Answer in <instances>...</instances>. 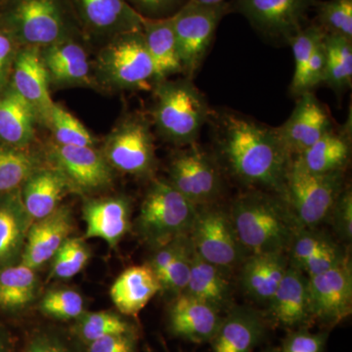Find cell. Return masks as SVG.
<instances>
[{
	"instance_id": "27",
	"label": "cell",
	"mask_w": 352,
	"mask_h": 352,
	"mask_svg": "<svg viewBox=\"0 0 352 352\" xmlns=\"http://www.w3.org/2000/svg\"><path fill=\"white\" fill-rule=\"evenodd\" d=\"M32 223L21 191L0 198V268L20 263Z\"/></svg>"
},
{
	"instance_id": "6",
	"label": "cell",
	"mask_w": 352,
	"mask_h": 352,
	"mask_svg": "<svg viewBox=\"0 0 352 352\" xmlns=\"http://www.w3.org/2000/svg\"><path fill=\"white\" fill-rule=\"evenodd\" d=\"M344 171L318 175L292 159L281 196L300 228L314 229L330 217L338 197L346 188Z\"/></svg>"
},
{
	"instance_id": "14",
	"label": "cell",
	"mask_w": 352,
	"mask_h": 352,
	"mask_svg": "<svg viewBox=\"0 0 352 352\" xmlns=\"http://www.w3.org/2000/svg\"><path fill=\"white\" fill-rule=\"evenodd\" d=\"M51 160L53 166L68 180L71 191L91 194L108 189L113 184V168L103 153L94 147L55 144Z\"/></svg>"
},
{
	"instance_id": "49",
	"label": "cell",
	"mask_w": 352,
	"mask_h": 352,
	"mask_svg": "<svg viewBox=\"0 0 352 352\" xmlns=\"http://www.w3.org/2000/svg\"><path fill=\"white\" fill-rule=\"evenodd\" d=\"M19 48L20 45L12 34L0 24V87L12 69L14 58Z\"/></svg>"
},
{
	"instance_id": "12",
	"label": "cell",
	"mask_w": 352,
	"mask_h": 352,
	"mask_svg": "<svg viewBox=\"0 0 352 352\" xmlns=\"http://www.w3.org/2000/svg\"><path fill=\"white\" fill-rule=\"evenodd\" d=\"M312 322L331 329L342 323L352 311V268L346 256L332 270L308 277Z\"/></svg>"
},
{
	"instance_id": "36",
	"label": "cell",
	"mask_w": 352,
	"mask_h": 352,
	"mask_svg": "<svg viewBox=\"0 0 352 352\" xmlns=\"http://www.w3.org/2000/svg\"><path fill=\"white\" fill-rule=\"evenodd\" d=\"M56 144L74 147H94L95 138L75 116L54 103L48 120Z\"/></svg>"
},
{
	"instance_id": "44",
	"label": "cell",
	"mask_w": 352,
	"mask_h": 352,
	"mask_svg": "<svg viewBox=\"0 0 352 352\" xmlns=\"http://www.w3.org/2000/svg\"><path fill=\"white\" fill-rule=\"evenodd\" d=\"M329 332L311 333L307 327L289 330L277 352H325Z\"/></svg>"
},
{
	"instance_id": "13",
	"label": "cell",
	"mask_w": 352,
	"mask_h": 352,
	"mask_svg": "<svg viewBox=\"0 0 352 352\" xmlns=\"http://www.w3.org/2000/svg\"><path fill=\"white\" fill-rule=\"evenodd\" d=\"M314 4V0H237L236 7L264 38L289 43Z\"/></svg>"
},
{
	"instance_id": "50",
	"label": "cell",
	"mask_w": 352,
	"mask_h": 352,
	"mask_svg": "<svg viewBox=\"0 0 352 352\" xmlns=\"http://www.w3.org/2000/svg\"><path fill=\"white\" fill-rule=\"evenodd\" d=\"M0 352H12L10 340L1 326H0Z\"/></svg>"
},
{
	"instance_id": "35",
	"label": "cell",
	"mask_w": 352,
	"mask_h": 352,
	"mask_svg": "<svg viewBox=\"0 0 352 352\" xmlns=\"http://www.w3.org/2000/svg\"><path fill=\"white\" fill-rule=\"evenodd\" d=\"M135 332L131 324L115 312L85 311L75 320L72 335L83 346L108 336Z\"/></svg>"
},
{
	"instance_id": "1",
	"label": "cell",
	"mask_w": 352,
	"mask_h": 352,
	"mask_svg": "<svg viewBox=\"0 0 352 352\" xmlns=\"http://www.w3.org/2000/svg\"><path fill=\"white\" fill-rule=\"evenodd\" d=\"M214 156L234 179L281 195L292 157L276 129L229 110L212 111Z\"/></svg>"
},
{
	"instance_id": "23",
	"label": "cell",
	"mask_w": 352,
	"mask_h": 352,
	"mask_svg": "<svg viewBox=\"0 0 352 352\" xmlns=\"http://www.w3.org/2000/svg\"><path fill=\"white\" fill-rule=\"evenodd\" d=\"M50 82L56 85H82L90 82L87 51L76 36L41 48Z\"/></svg>"
},
{
	"instance_id": "10",
	"label": "cell",
	"mask_w": 352,
	"mask_h": 352,
	"mask_svg": "<svg viewBox=\"0 0 352 352\" xmlns=\"http://www.w3.org/2000/svg\"><path fill=\"white\" fill-rule=\"evenodd\" d=\"M189 237L196 254L224 272L243 263L248 256L229 212L214 205L198 208Z\"/></svg>"
},
{
	"instance_id": "48",
	"label": "cell",
	"mask_w": 352,
	"mask_h": 352,
	"mask_svg": "<svg viewBox=\"0 0 352 352\" xmlns=\"http://www.w3.org/2000/svg\"><path fill=\"white\" fill-rule=\"evenodd\" d=\"M85 352H138L135 332L108 336L85 346Z\"/></svg>"
},
{
	"instance_id": "34",
	"label": "cell",
	"mask_w": 352,
	"mask_h": 352,
	"mask_svg": "<svg viewBox=\"0 0 352 352\" xmlns=\"http://www.w3.org/2000/svg\"><path fill=\"white\" fill-rule=\"evenodd\" d=\"M326 69L323 85L342 94L352 83V41L339 34H326Z\"/></svg>"
},
{
	"instance_id": "43",
	"label": "cell",
	"mask_w": 352,
	"mask_h": 352,
	"mask_svg": "<svg viewBox=\"0 0 352 352\" xmlns=\"http://www.w3.org/2000/svg\"><path fill=\"white\" fill-rule=\"evenodd\" d=\"M332 245V241L326 236L314 232L312 229L300 228L289 245V264L300 270L305 261Z\"/></svg>"
},
{
	"instance_id": "19",
	"label": "cell",
	"mask_w": 352,
	"mask_h": 352,
	"mask_svg": "<svg viewBox=\"0 0 352 352\" xmlns=\"http://www.w3.org/2000/svg\"><path fill=\"white\" fill-rule=\"evenodd\" d=\"M74 217L66 206L34 221L28 231L20 263L36 270L51 261L74 231Z\"/></svg>"
},
{
	"instance_id": "37",
	"label": "cell",
	"mask_w": 352,
	"mask_h": 352,
	"mask_svg": "<svg viewBox=\"0 0 352 352\" xmlns=\"http://www.w3.org/2000/svg\"><path fill=\"white\" fill-rule=\"evenodd\" d=\"M194 249L189 235L178 238L175 254L163 274L159 277L162 291L177 296L183 293L188 283Z\"/></svg>"
},
{
	"instance_id": "41",
	"label": "cell",
	"mask_w": 352,
	"mask_h": 352,
	"mask_svg": "<svg viewBox=\"0 0 352 352\" xmlns=\"http://www.w3.org/2000/svg\"><path fill=\"white\" fill-rule=\"evenodd\" d=\"M325 34L318 25H310L302 28L289 41V44L293 50L294 59H295V73L289 87L291 91L298 87L312 53Z\"/></svg>"
},
{
	"instance_id": "16",
	"label": "cell",
	"mask_w": 352,
	"mask_h": 352,
	"mask_svg": "<svg viewBox=\"0 0 352 352\" xmlns=\"http://www.w3.org/2000/svg\"><path fill=\"white\" fill-rule=\"evenodd\" d=\"M298 98L289 119L281 126L275 127L282 144L292 157L314 145L333 127L330 113L314 91Z\"/></svg>"
},
{
	"instance_id": "46",
	"label": "cell",
	"mask_w": 352,
	"mask_h": 352,
	"mask_svg": "<svg viewBox=\"0 0 352 352\" xmlns=\"http://www.w3.org/2000/svg\"><path fill=\"white\" fill-rule=\"evenodd\" d=\"M330 217L333 219L336 231L346 242L352 238V192L346 187L338 197Z\"/></svg>"
},
{
	"instance_id": "53",
	"label": "cell",
	"mask_w": 352,
	"mask_h": 352,
	"mask_svg": "<svg viewBox=\"0 0 352 352\" xmlns=\"http://www.w3.org/2000/svg\"><path fill=\"white\" fill-rule=\"evenodd\" d=\"M1 1H2V0H0V2H1Z\"/></svg>"
},
{
	"instance_id": "45",
	"label": "cell",
	"mask_w": 352,
	"mask_h": 352,
	"mask_svg": "<svg viewBox=\"0 0 352 352\" xmlns=\"http://www.w3.org/2000/svg\"><path fill=\"white\" fill-rule=\"evenodd\" d=\"M138 14L146 19H163L171 17L188 0H126Z\"/></svg>"
},
{
	"instance_id": "24",
	"label": "cell",
	"mask_w": 352,
	"mask_h": 352,
	"mask_svg": "<svg viewBox=\"0 0 352 352\" xmlns=\"http://www.w3.org/2000/svg\"><path fill=\"white\" fill-rule=\"evenodd\" d=\"M71 191L68 180L54 166H41L34 171L21 189L23 205L32 222L52 214L62 199Z\"/></svg>"
},
{
	"instance_id": "51",
	"label": "cell",
	"mask_w": 352,
	"mask_h": 352,
	"mask_svg": "<svg viewBox=\"0 0 352 352\" xmlns=\"http://www.w3.org/2000/svg\"><path fill=\"white\" fill-rule=\"evenodd\" d=\"M190 1L203 4V6H219V4L226 3V0H190Z\"/></svg>"
},
{
	"instance_id": "52",
	"label": "cell",
	"mask_w": 352,
	"mask_h": 352,
	"mask_svg": "<svg viewBox=\"0 0 352 352\" xmlns=\"http://www.w3.org/2000/svg\"><path fill=\"white\" fill-rule=\"evenodd\" d=\"M263 352H275V351H263Z\"/></svg>"
},
{
	"instance_id": "32",
	"label": "cell",
	"mask_w": 352,
	"mask_h": 352,
	"mask_svg": "<svg viewBox=\"0 0 352 352\" xmlns=\"http://www.w3.org/2000/svg\"><path fill=\"white\" fill-rule=\"evenodd\" d=\"M38 278L36 270L22 263L0 268V308L24 309L36 298Z\"/></svg>"
},
{
	"instance_id": "47",
	"label": "cell",
	"mask_w": 352,
	"mask_h": 352,
	"mask_svg": "<svg viewBox=\"0 0 352 352\" xmlns=\"http://www.w3.org/2000/svg\"><path fill=\"white\" fill-rule=\"evenodd\" d=\"M346 256V254H342V252L340 251V248L333 244L327 249L317 252L311 258L305 261V263L300 267V270L307 277L316 276V275L322 274L326 271L332 270Z\"/></svg>"
},
{
	"instance_id": "20",
	"label": "cell",
	"mask_w": 352,
	"mask_h": 352,
	"mask_svg": "<svg viewBox=\"0 0 352 352\" xmlns=\"http://www.w3.org/2000/svg\"><path fill=\"white\" fill-rule=\"evenodd\" d=\"M268 305V315L281 327H308L312 322L308 294V277L295 266H288L283 279Z\"/></svg>"
},
{
	"instance_id": "25",
	"label": "cell",
	"mask_w": 352,
	"mask_h": 352,
	"mask_svg": "<svg viewBox=\"0 0 352 352\" xmlns=\"http://www.w3.org/2000/svg\"><path fill=\"white\" fill-rule=\"evenodd\" d=\"M286 252L250 254L243 261L241 284L256 302L268 303L288 270Z\"/></svg>"
},
{
	"instance_id": "33",
	"label": "cell",
	"mask_w": 352,
	"mask_h": 352,
	"mask_svg": "<svg viewBox=\"0 0 352 352\" xmlns=\"http://www.w3.org/2000/svg\"><path fill=\"white\" fill-rule=\"evenodd\" d=\"M43 166L41 157L28 147L0 144V198L21 191L30 176Z\"/></svg>"
},
{
	"instance_id": "11",
	"label": "cell",
	"mask_w": 352,
	"mask_h": 352,
	"mask_svg": "<svg viewBox=\"0 0 352 352\" xmlns=\"http://www.w3.org/2000/svg\"><path fill=\"white\" fill-rule=\"evenodd\" d=\"M102 153L113 170L135 176L152 175L156 154L150 122L141 116L126 118L111 132Z\"/></svg>"
},
{
	"instance_id": "29",
	"label": "cell",
	"mask_w": 352,
	"mask_h": 352,
	"mask_svg": "<svg viewBox=\"0 0 352 352\" xmlns=\"http://www.w3.org/2000/svg\"><path fill=\"white\" fill-rule=\"evenodd\" d=\"M38 116L12 87L0 91V142L28 147L36 136Z\"/></svg>"
},
{
	"instance_id": "3",
	"label": "cell",
	"mask_w": 352,
	"mask_h": 352,
	"mask_svg": "<svg viewBox=\"0 0 352 352\" xmlns=\"http://www.w3.org/2000/svg\"><path fill=\"white\" fill-rule=\"evenodd\" d=\"M154 94L152 118L159 135L179 147L197 142L212 110L191 78L157 82Z\"/></svg>"
},
{
	"instance_id": "7",
	"label": "cell",
	"mask_w": 352,
	"mask_h": 352,
	"mask_svg": "<svg viewBox=\"0 0 352 352\" xmlns=\"http://www.w3.org/2000/svg\"><path fill=\"white\" fill-rule=\"evenodd\" d=\"M96 76L117 90H146L156 83V73L142 32L109 39L96 59Z\"/></svg>"
},
{
	"instance_id": "8",
	"label": "cell",
	"mask_w": 352,
	"mask_h": 352,
	"mask_svg": "<svg viewBox=\"0 0 352 352\" xmlns=\"http://www.w3.org/2000/svg\"><path fill=\"white\" fill-rule=\"evenodd\" d=\"M227 8L226 3L203 6L188 0L173 16L176 46L186 78L192 80L200 69Z\"/></svg>"
},
{
	"instance_id": "22",
	"label": "cell",
	"mask_w": 352,
	"mask_h": 352,
	"mask_svg": "<svg viewBox=\"0 0 352 352\" xmlns=\"http://www.w3.org/2000/svg\"><path fill=\"white\" fill-rule=\"evenodd\" d=\"M82 217L85 239L96 238L115 248L131 228V201L122 196L87 199Z\"/></svg>"
},
{
	"instance_id": "28",
	"label": "cell",
	"mask_w": 352,
	"mask_h": 352,
	"mask_svg": "<svg viewBox=\"0 0 352 352\" xmlns=\"http://www.w3.org/2000/svg\"><path fill=\"white\" fill-rule=\"evenodd\" d=\"M162 291L148 264L131 266L117 278L110 289L111 300L120 314L138 315Z\"/></svg>"
},
{
	"instance_id": "31",
	"label": "cell",
	"mask_w": 352,
	"mask_h": 352,
	"mask_svg": "<svg viewBox=\"0 0 352 352\" xmlns=\"http://www.w3.org/2000/svg\"><path fill=\"white\" fill-rule=\"evenodd\" d=\"M224 271L204 261L194 251L188 283L183 293L210 303L222 311L231 302L232 287Z\"/></svg>"
},
{
	"instance_id": "39",
	"label": "cell",
	"mask_w": 352,
	"mask_h": 352,
	"mask_svg": "<svg viewBox=\"0 0 352 352\" xmlns=\"http://www.w3.org/2000/svg\"><path fill=\"white\" fill-rule=\"evenodd\" d=\"M38 309L45 316L56 320H76L85 311V300L75 289H51L41 298Z\"/></svg>"
},
{
	"instance_id": "42",
	"label": "cell",
	"mask_w": 352,
	"mask_h": 352,
	"mask_svg": "<svg viewBox=\"0 0 352 352\" xmlns=\"http://www.w3.org/2000/svg\"><path fill=\"white\" fill-rule=\"evenodd\" d=\"M23 352H85V349L73 335L50 328L32 333Z\"/></svg>"
},
{
	"instance_id": "30",
	"label": "cell",
	"mask_w": 352,
	"mask_h": 352,
	"mask_svg": "<svg viewBox=\"0 0 352 352\" xmlns=\"http://www.w3.org/2000/svg\"><path fill=\"white\" fill-rule=\"evenodd\" d=\"M142 34L154 64L156 82L183 74L173 31V16L163 19L144 18Z\"/></svg>"
},
{
	"instance_id": "5",
	"label": "cell",
	"mask_w": 352,
	"mask_h": 352,
	"mask_svg": "<svg viewBox=\"0 0 352 352\" xmlns=\"http://www.w3.org/2000/svg\"><path fill=\"white\" fill-rule=\"evenodd\" d=\"M198 208L168 182L152 183L141 203L135 228L141 239L153 249L176 238L189 235Z\"/></svg>"
},
{
	"instance_id": "9",
	"label": "cell",
	"mask_w": 352,
	"mask_h": 352,
	"mask_svg": "<svg viewBox=\"0 0 352 352\" xmlns=\"http://www.w3.org/2000/svg\"><path fill=\"white\" fill-rule=\"evenodd\" d=\"M168 166V182L197 208L214 205L223 191L221 168L198 143L184 146Z\"/></svg>"
},
{
	"instance_id": "40",
	"label": "cell",
	"mask_w": 352,
	"mask_h": 352,
	"mask_svg": "<svg viewBox=\"0 0 352 352\" xmlns=\"http://www.w3.org/2000/svg\"><path fill=\"white\" fill-rule=\"evenodd\" d=\"M319 27L325 34H339L352 41V0H328L320 2Z\"/></svg>"
},
{
	"instance_id": "18",
	"label": "cell",
	"mask_w": 352,
	"mask_h": 352,
	"mask_svg": "<svg viewBox=\"0 0 352 352\" xmlns=\"http://www.w3.org/2000/svg\"><path fill=\"white\" fill-rule=\"evenodd\" d=\"M221 311L188 294L175 296L168 312V331L176 338L194 344L210 342L214 338Z\"/></svg>"
},
{
	"instance_id": "38",
	"label": "cell",
	"mask_w": 352,
	"mask_h": 352,
	"mask_svg": "<svg viewBox=\"0 0 352 352\" xmlns=\"http://www.w3.org/2000/svg\"><path fill=\"white\" fill-rule=\"evenodd\" d=\"M90 258L89 248L82 238L69 237L52 258L50 277L66 280L75 277Z\"/></svg>"
},
{
	"instance_id": "17",
	"label": "cell",
	"mask_w": 352,
	"mask_h": 352,
	"mask_svg": "<svg viewBox=\"0 0 352 352\" xmlns=\"http://www.w3.org/2000/svg\"><path fill=\"white\" fill-rule=\"evenodd\" d=\"M11 87L34 109L38 120L48 124L54 105L50 92V78L41 48L20 46L11 69Z\"/></svg>"
},
{
	"instance_id": "26",
	"label": "cell",
	"mask_w": 352,
	"mask_h": 352,
	"mask_svg": "<svg viewBox=\"0 0 352 352\" xmlns=\"http://www.w3.org/2000/svg\"><path fill=\"white\" fill-rule=\"evenodd\" d=\"M351 154V122L344 129L333 127L314 145L292 157L310 173L325 175L344 170Z\"/></svg>"
},
{
	"instance_id": "2",
	"label": "cell",
	"mask_w": 352,
	"mask_h": 352,
	"mask_svg": "<svg viewBox=\"0 0 352 352\" xmlns=\"http://www.w3.org/2000/svg\"><path fill=\"white\" fill-rule=\"evenodd\" d=\"M229 217L248 256L289 251L300 228L281 195L252 189L231 205Z\"/></svg>"
},
{
	"instance_id": "15",
	"label": "cell",
	"mask_w": 352,
	"mask_h": 352,
	"mask_svg": "<svg viewBox=\"0 0 352 352\" xmlns=\"http://www.w3.org/2000/svg\"><path fill=\"white\" fill-rule=\"evenodd\" d=\"M78 27L87 34L113 38L142 32L144 18L126 0H68Z\"/></svg>"
},
{
	"instance_id": "4",
	"label": "cell",
	"mask_w": 352,
	"mask_h": 352,
	"mask_svg": "<svg viewBox=\"0 0 352 352\" xmlns=\"http://www.w3.org/2000/svg\"><path fill=\"white\" fill-rule=\"evenodd\" d=\"M0 24L20 46L44 48L80 31L68 0H2Z\"/></svg>"
},
{
	"instance_id": "21",
	"label": "cell",
	"mask_w": 352,
	"mask_h": 352,
	"mask_svg": "<svg viewBox=\"0 0 352 352\" xmlns=\"http://www.w3.org/2000/svg\"><path fill=\"white\" fill-rule=\"evenodd\" d=\"M263 315L252 307L236 305L222 316L214 338L212 352H252L265 338Z\"/></svg>"
}]
</instances>
